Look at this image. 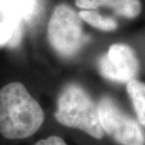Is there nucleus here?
<instances>
[{
	"instance_id": "nucleus-1",
	"label": "nucleus",
	"mask_w": 145,
	"mask_h": 145,
	"mask_svg": "<svg viewBox=\"0 0 145 145\" xmlns=\"http://www.w3.org/2000/svg\"><path fill=\"white\" fill-rule=\"evenodd\" d=\"M44 111L24 84L11 82L0 89V134L8 140L33 136L44 122Z\"/></svg>"
},
{
	"instance_id": "nucleus-2",
	"label": "nucleus",
	"mask_w": 145,
	"mask_h": 145,
	"mask_svg": "<svg viewBox=\"0 0 145 145\" xmlns=\"http://www.w3.org/2000/svg\"><path fill=\"white\" fill-rule=\"evenodd\" d=\"M54 117L60 124L82 130L97 140L104 137L97 105L78 85L71 84L65 88L58 99Z\"/></svg>"
},
{
	"instance_id": "nucleus-3",
	"label": "nucleus",
	"mask_w": 145,
	"mask_h": 145,
	"mask_svg": "<svg viewBox=\"0 0 145 145\" xmlns=\"http://www.w3.org/2000/svg\"><path fill=\"white\" fill-rule=\"evenodd\" d=\"M48 41L62 58H71L79 52L87 37L79 14L67 4L56 6L48 24Z\"/></svg>"
},
{
	"instance_id": "nucleus-4",
	"label": "nucleus",
	"mask_w": 145,
	"mask_h": 145,
	"mask_svg": "<svg viewBox=\"0 0 145 145\" xmlns=\"http://www.w3.org/2000/svg\"><path fill=\"white\" fill-rule=\"evenodd\" d=\"M98 118L104 133L121 145H145V133L133 118L112 98L103 96L97 104Z\"/></svg>"
},
{
	"instance_id": "nucleus-5",
	"label": "nucleus",
	"mask_w": 145,
	"mask_h": 145,
	"mask_svg": "<svg viewBox=\"0 0 145 145\" xmlns=\"http://www.w3.org/2000/svg\"><path fill=\"white\" fill-rule=\"evenodd\" d=\"M98 67L104 77L127 83L138 75V61L130 46L114 44L110 45L108 53L100 58Z\"/></svg>"
},
{
	"instance_id": "nucleus-6",
	"label": "nucleus",
	"mask_w": 145,
	"mask_h": 145,
	"mask_svg": "<svg viewBox=\"0 0 145 145\" xmlns=\"http://www.w3.org/2000/svg\"><path fill=\"white\" fill-rule=\"evenodd\" d=\"M76 6L86 10L109 7L114 13L125 18H135L141 11L140 0H76Z\"/></svg>"
},
{
	"instance_id": "nucleus-7",
	"label": "nucleus",
	"mask_w": 145,
	"mask_h": 145,
	"mask_svg": "<svg viewBox=\"0 0 145 145\" xmlns=\"http://www.w3.org/2000/svg\"><path fill=\"white\" fill-rule=\"evenodd\" d=\"M126 91L133 104L138 122L145 126V83L132 79L126 83Z\"/></svg>"
},
{
	"instance_id": "nucleus-8",
	"label": "nucleus",
	"mask_w": 145,
	"mask_h": 145,
	"mask_svg": "<svg viewBox=\"0 0 145 145\" xmlns=\"http://www.w3.org/2000/svg\"><path fill=\"white\" fill-rule=\"evenodd\" d=\"M22 22L10 19H2L0 22V47H15L22 38Z\"/></svg>"
},
{
	"instance_id": "nucleus-9",
	"label": "nucleus",
	"mask_w": 145,
	"mask_h": 145,
	"mask_svg": "<svg viewBox=\"0 0 145 145\" xmlns=\"http://www.w3.org/2000/svg\"><path fill=\"white\" fill-rule=\"evenodd\" d=\"M78 14L82 20L85 21L90 26L103 30V31H112L117 27V22L113 18L104 17L97 11H82Z\"/></svg>"
},
{
	"instance_id": "nucleus-10",
	"label": "nucleus",
	"mask_w": 145,
	"mask_h": 145,
	"mask_svg": "<svg viewBox=\"0 0 145 145\" xmlns=\"http://www.w3.org/2000/svg\"><path fill=\"white\" fill-rule=\"evenodd\" d=\"M33 145H67L62 138L57 136H50L47 138L39 140L38 142Z\"/></svg>"
}]
</instances>
